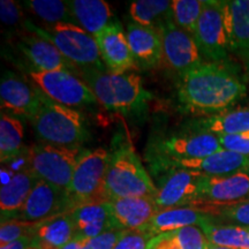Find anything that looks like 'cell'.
I'll list each match as a JSON object with an SVG mask.
<instances>
[{"label": "cell", "mask_w": 249, "mask_h": 249, "mask_svg": "<svg viewBox=\"0 0 249 249\" xmlns=\"http://www.w3.org/2000/svg\"><path fill=\"white\" fill-rule=\"evenodd\" d=\"M177 96L188 113L214 116L231 110L247 95V86L231 65L203 62L179 75Z\"/></svg>", "instance_id": "1"}, {"label": "cell", "mask_w": 249, "mask_h": 249, "mask_svg": "<svg viewBox=\"0 0 249 249\" xmlns=\"http://www.w3.org/2000/svg\"><path fill=\"white\" fill-rule=\"evenodd\" d=\"M80 79L91 89L99 104L123 114H142L154 96L135 73L114 74L108 71L83 70Z\"/></svg>", "instance_id": "2"}, {"label": "cell", "mask_w": 249, "mask_h": 249, "mask_svg": "<svg viewBox=\"0 0 249 249\" xmlns=\"http://www.w3.org/2000/svg\"><path fill=\"white\" fill-rule=\"evenodd\" d=\"M39 107L30 120L37 138L48 144L80 148L89 139L82 114L74 108L58 104L37 88Z\"/></svg>", "instance_id": "3"}, {"label": "cell", "mask_w": 249, "mask_h": 249, "mask_svg": "<svg viewBox=\"0 0 249 249\" xmlns=\"http://www.w3.org/2000/svg\"><path fill=\"white\" fill-rule=\"evenodd\" d=\"M110 154L105 180L108 201L130 197L156 198L157 187L130 142L118 143Z\"/></svg>", "instance_id": "4"}, {"label": "cell", "mask_w": 249, "mask_h": 249, "mask_svg": "<svg viewBox=\"0 0 249 249\" xmlns=\"http://www.w3.org/2000/svg\"><path fill=\"white\" fill-rule=\"evenodd\" d=\"M219 136L211 133L189 130L157 139L150 144L148 155L154 172H161L183 160H198L222 150Z\"/></svg>", "instance_id": "5"}, {"label": "cell", "mask_w": 249, "mask_h": 249, "mask_svg": "<svg viewBox=\"0 0 249 249\" xmlns=\"http://www.w3.org/2000/svg\"><path fill=\"white\" fill-rule=\"evenodd\" d=\"M24 26L29 33L53 44L80 71H104L95 37L81 27L71 23H58L48 24L45 28H42L35 26L30 21H26Z\"/></svg>", "instance_id": "6"}, {"label": "cell", "mask_w": 249, "mask_h": 249, "mask_svg": "<svg viewBox=\"0 0 249 249\" xmlns=\"http://www.w3.org/2000/svg\"><path fill=\"white\" fill-rule=\"evenodd\" d=\"M110 156V151L104 148L82 151L68 189L74 209L83 204L108 202L105 192V180Z\"/></svg>", "instance_id": "7"}, {"label": "cell", "mask_w": 249, "mask_h": 249, "mask_svg": "<svg viewBox=\"0 0 249 249\" xmlns=\"http://www.w3.org/2000/svg\"><path fill=\"white\" fill-rule=\"evenodd\" d=\"M81 154L80 148L37 143L27 149L28 166L39 180L68 193Z\"/></svg>", "instance_id": "8"}, {"label": "cell", "mask_w": 249, "mask_h": 249, "mask_svg": "<svg viewBox=\"0 0 249 249\" xmlns=\"http://www.w3.org/2000/svg\"><path fill=\"white\" fill-rule=\"evenodd\" d=\"M28 76L36 88L64 107H83L98 103L83 80L68 71H43L31 68L28 71Z\"/></svg>", "instance_id": "9"}, {"label": "cell", "mask_w": 249, "mask_h": 249, "mask_svg": "<svg viewBox=\"0 0 249 249\" xmlns=\"http://www.w3.org/2000/svg\"><path fill=\"white\" fill-rule=\"evenodd\" d=\"M204 174L182 167H171L164 171L158 180L155 202L158 209L195 207L200 200Z\"/></svg>", "instance_id": "10"}, {"label": "cell", "mask_w": 249, "mask_h": 249, "mask_svg": "<svg viewBox=\"0 0 249 249\" xmlns=\"http://www.w3.org/2000/svg\"><path fill=\"white\" fill-rule=\"evenodd\" d=\"M193 37L204 58L210 59L213 62L226 61L230 48L224 21L223 1L204 0L203 9Z\"/></svg>", "instance_id": "11"}, {"label": "cell", "mask_w": 249, "mask_h": 249, "mask_svg": "<svg viewBox=\"0 0 249 249\" xmlns=\"http://www.w3.org/2000/svg\"><path fill=\"white\" fill-rule=\"evenodd\" d=\"M157 30L161 39L163 59L179 75L203 64V55L194 37L177 26L173 18L161 23Z\"/></svg>", "instance_id": "12"}, {"label": "cell", "mask_w": 249, "mask_h": 249, "mask_svg": "<svg viewBox=\"0 0 249 249\" xmlns=\"http://www.w3.org/2000/svg\"><path fill=\"white\" fill-rule=\"evenodd\" d=\"M249 201V171L225 177H204L200 200L194 208L209 211Z\"/></svg>", "instance_id": "13"}, {"label": "cell", "mask_w": 249, "mask_h": 249, "mask_svg": "<svg viewBox=\"0 0 249 249\" xmlns=\"http://www.w3.org/2000/svg\"><path fill=\"white\" fill-rule=\"evenodd\" d=\"M73 209L74 204L67 192L38 180L28 196L18 219L28 223H38L71 213Z\"/></svg>", "instance_id": "14"}, {"label": "cell", "mask_w": 249, "mask_h": 249, "mask_svg": "<svg viewBox=\"0 0 249 249\" xmlns=\"http://www.w3.org/2000/svg\"><path fill=\"white\" fill-rule=\"evenodd\" d=\"M95 39L108 71L124 74L136 68V60L119 21H111Z\"/></svg>", "instance_id": "15"}, {"label": "cell", "mask_w": 249, "mask_h": 249, "mask_svg": "<svg viewBox=\"0 0 249 249\" xmlns=\"http://www.w3.org/2000/svg\"><path fill=\"white\" fill-rule=\"evenodd\" d=\"M18 50L33 64L34 70L43 71H68L80 76L81 71L61 53L53 44L35 34L21 36L18 43Z\"/></svg>", "instance_id": "16"}, {"label": "cell", "mask_w": 249, "mask_h": 249, "mask_svg": "<svg viewBox=\"0 0 249 249\" xmlns=\"http://www.w3.org/2000/svg\"><path fill=\"white\" fill-rule=\"evenodd\" d=\"M0 102L1 108L30 121L38 110L39 96L37 88H33L20 76L6 73L0 83Z\"/></svg>", "instance_id": "17"}, {"label": "cell", "mask_w": 249, "mask_h": 249, "mask_svg": "<svg viewBox=\"0 0 249 249\" xmlns=\"http://www.w3.org/2000/svg\"><path fill=\"white\" fill-rule=\"evenodd\" d=\"M71 216L75 226V238L79 239L89 240L112 230H120L108 202L79 205L71 211Z\"/></svg>", "instance_id": "18"}, {"label": "cell", "mask_w": 249, "mask_h": 249, "mask_svg": "<svg viewBox=\"0 0 249 249\" xmlns=\"http://www.w3.org/2000/svg\"><path fill=\"white\" fill-rule=\"evenodd\" d=\"M213 218V214L198 208H170L158 211L150 222L140 230L149 233L151 236H156L161 233L177 231L189 226H197L201 229L205 223Z\"/></svg>", "instance_id": "19"}, {"label": "cell", "mask_w": 249, "mask_h": 249, "mask_svg": "<svg viewBox=\"0 0 249 249\" xmlns=\"http://www.w3.org/2000/svg\"><path fill=\"white\" fill-rule=\"evenodd\" d=\"M36 174L30 169L15 173L8 182L0 189V211L1 223L18 219L28 196L38 181Z\"/></svg>", "instance_id": "20"}, {"label": "cell", "mask_w": 249, "mask_h": 249, "mask_svg": "<svg viewBox=\"0 0 249 249\" xmlns=\"http://www.w3.org/2000/svg\"><path fill=\"white\" fill-rule=\"evenodd\" d=\"M112 216L120 230H140L160 211L155 198L130 197L108 201Z\"/></svg>", "instance_id": "21"}, {"label": "cell", "mask_w": 249, "mask_h": 249, "mask_svg": "<svg viewBox=\"0 0 249 249\" xmlns=\"http://www.w3.org/2000/svg\"><path fill=\"white\" fill-rule=\"evenodd\" d=\"M173 167L198 171L208 177H225L249 171V156L222 149L208 157L183 160Z\"/></svg>", "instance_id": "22"}, {"label": "cell", "mask_w": 249, "mask_h": 249, "mask_svg": "<svg viewBox=\"0 0 249 249\" xmlns=\"http://www.w3.org/2000/svg\"><path fill=\"white\" fill-rule=\"evenodd\" d=\"M230 51L249 59V0L223 1Z\"/></svg>", "instance_id": "23"}, {"label": "cell", "mask_w": 249, "mask_h": 249, "mask_svg": "<svg viewBox=\"0 0 249 249\" xmlns=\"http://www.w3.org/2000/svg\"><path fill=\"white\" fill-rule=\"evenodd\" d=\"M74 238L75 226L71 213H67L36 223L30 246L39 249H61Z\"/></svg>", "instance_id": "24"}, {"label": "cell", "mask_w": 249, "mask_h": 249, "mask_svg": "<svg viewBox=\"0 0 249 249\" xmlns=\"http://www.w3.org/2000/svg\"><path fill=\"white\" fill-rule=\"evenodd\" d=\"M127 40L136 61L147 67H155L163 59L160 35L157 29L130 23L126 31Z\"/></svg>", "instance_id": "25"}, {"label": "cell", "mask_w": 249, "mask_h": 249, "mask_svg": "<svg viewBox=\"0 0 249 249\" xmlns=\"http://www.w3.org/2000/svg\"><path fill=\"white\" fill-rule=\"evenodd\" d=\"M189 128L211 133L217 136L238 135L249 132V107H238L214 116L200 118Z\"/></svg>", "instance_id": "26"}, {"label": "cell", "mask_w": 249, "mask_h": 249, "mask_svg": "<svg viewBox=\"0 0 249 249\" xmlns=\"http://www.w3.org/2000/svg\"><path fill=\"white\" fill-rule=\"evenodd\" d=\"M77 26L96 37L111 22L112 12L103 0H71L67 1Z\"/></svg>", "instance_id": "27"}, {"label": "cell", "mask_w": 249, "mask_h": 249, "mask_svg": "<svg viewBox=\"0 0 249 249\" xmlns=\"http://www.w3.org/2000/svg\"><path fill=\"white\" fill-rule=\"evenodd\" d=\"M201 230L211 245L233 249H249V227L219 222L214 217L205 223Z\"/></svg>", "instance_id": "28"}, {"label": "cell", "mask_w": 249, "mask_h": 249, "mask_svg": "<svg viewBox=\"0 0 249 249\" xmlns=\"http://www.w3.org/2000/svg\"><path fill=\"white\" fill-rule=\"evenodd\" d=\"M209 241L197 226H189L177 231L154 236L148 249H208Z\"/></svg>", "instance_id": "29"}, {"label": "cell", "mask_w": 249, "mask_h": 249, "mask_svg": "<svg viewBox=\"0 0 249 249\" xmlns=\"http://www.w3.org/2000/svg\"><path fill=\"white\" fill-rule=\"evenodd\" d=\"M133 23L157 29L172 18V1L169 0H138L129 6Z\"/></svg>", "instance_id": "30"}, {"label": "cell", "mask_w": 249, "mask_h": 249, "mask_svg": "<svg viewBox=\"0 0 249 249\" xmlns=\"http://www.w3.org/2000/svg\"><path fill=\"white\" fill-rule=\"evenodd\" d=\"M23 124L17 117L1 114L0 118V161L7 164L22 155Z\"/></svg>", "instance_id": "31"}, {"label": "cell", "mask_w": 249, "mask_h": 249, "mask_svg": "<svg viewBox=\"0 0 249 249\" xmlns=\"http://www.w3.org/2000/svg\"><path fill=\"white\" fill-rule=\"evenodd\" d=\"M24 6L31 13L42 18L48 24L71 23L76 24L75 18L71 14V11L67 1L60 0H29L24 1Z\"/></svg>", "instance_id": "32"}, {"label": "cell", "mask_w": 249, "mask_h": 249, "mask_svg": "<svg viewBox=\"0 0 249 249\" xmlns=\"http://www.w3.org/2000/svg\"><path fill=\"white\" fill-rule=\"evenodd\" d=\"M203 4L204 1L202 0H173L172 18L174 23L193 35L196 23L201 17Z\"/></svg>", "instance_id": "33"}, {"label": "cell", "mask_w": 249, "mask_h": 249, "mask_svg": "<svg viewBox=\"0 0 249 249\" xmlns=\"http://www.w3.org/2000/svg\"><path fill=\"white\" fill-rule=\"evenodd\" d=\"M208 213L213 214L219 222L249 227V201L227 207L214 208Z\"/></svg>", "instance_id": "34"}, {"label": "cell", "mask_w": 249, "mask_h": 249, "mask_svg": "<svg viewBox=\"0 0 249 249\" xmlns=\"http://www.w3.org/2000/svg\"><path fill=\"white\" fill-rule=\"evenodd\" d=\"M36 223H28L20 219L8 220L1 223L0 227V247L6 246L9 242L17 241L18 239L31 236Z\"/></svg>", "instance_id": "35"}, {"label": "cell", "mask_w": 249, "mask_h": 249, "mask_svg": "<svg viewBox=\"0 0 249 249\" xmlns=\"http://www.w3.org/2000/svg\"><path fill=\"white\" fill-rule=\"evenodd\" d=\"M152 238L142 230H128L124 232L113 249H148Z\"/></svg>", "instance_id": "36"}, {"label": "cell", "mask_w": 249, "mask_h": 249, "mask_svg": "<svg viewBox=\"0 0 249 249\" xmlns=\"http://www.w3.org/2000/svg\"><path fill=\"white\" fill-rule=\"evenodd\" d=\"M0 18L6 27H17L22 18L20 5L12 0H1L0 1Z\"/></svg>", "instance_id": "37"}, {"label": "cell", "mask_w": 249, "mask_h": 249, "mask_svg": "<svg viewBox=\"0 0 249 249\" xmlns=\"http://www.w3.org/2000/svg\"><path fill=\"white\" fill-rule=\"evenodd\" d=\"M124 230H112L96 238L89 239L87 249H113L119 239L123 236Z\"/></svg>", "instance_id": "38"}, {"label": "cell", "mask_w": 249, "mask_h": 249, "mask_svg": "<svg viewBox=\"0 0 249 249\" xmlns=\"http://www.w3.org/2000/svg\"><path fill=\"white\" fill-rule=\"evenodd\" d=\"M31 244V236H26V238L18 239L17 241L9 242L6 246H2L0 249H29Z\"/></svg>", "instance_id": "39"}, {"label": "cell", "mask_w": 249, "mask_h": 249, "mask_svg": "<svg viewBox=\"0 0 249 249\" xmlns=\"http://www.w3.org/2000/svg\"><path fill=\"white\" fill-rule=\"evenodd\" d=\"M87 244H88V240H86V239L74 238L61 249H87Z\"/></svg>", "instance_id": "40"}, {"label": "cell", "mask_w": 249, "mask_h": 249, "mask_svg": "<svg viewBox=\"0 0 249 249\" xmlns=\"http://www.w3.org/2000/svg\"><path fill=\"white\" fill-rule=\"evenodd\" d=\"M208 249H233V248H225V247H218V246H213L209 244V247H208Z\"/></svg>", "instance_id": "41"}, {"label": "cell", "mask_w": 249, "mask_h": 249, "mask_svg": "<svg viewBox=\"0 0 249 249\" xmlns=\"http://www.w3.org/2000/svg\"><path fill=\"white\" fill-rule=\"evenodd\" d=\"M29 249H39V248H35V247H31V246H30V248Z\"/></svg>", "instance_id": "42"}, {"label": "cell", "mask_w": 249, "mask_h": 249, "mask_svg": "<svg viewBox=\"0 0 249 249\" xmlns=\"http://www.w3.org/2000/svg\"><path fill=\"white\" fill-rule=\"evenodd\" d=\"M247 61H248V65H249V59H248V60H247Z\"/></svg>", "instance_id": "43"}]
</instances>
